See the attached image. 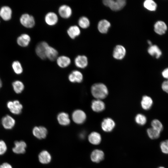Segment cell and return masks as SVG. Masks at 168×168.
<instances>
[{
	"mask_svg": "<svg viewBox=\"0 0 168 168\" xmlns=\"http://www.w3.org/2000/svg\"><path fill=\"white\" fill-rule=\"evenodd\" d=\"M147 133L148 137L152 139H155L158 138L161 133L151 127L147 129Z\"/></svg>",
	"mask_w": 168,
	"mask_h": 168,
	"instance_id": "cell-30",
	"label": "cell"
},
{
	"mask_svg": "<svg viewBox=\"0 0 168 168\" xmlns=\"http://www.w3.org/2000/svg\"><path fill=\"white\" fill-rule=\"evenodd\" d=\"M110 26V23L108 21L105 19L102 20L98 23V29L100 33L105 34L108 32Z\"/></svg>",
	"mask_w": 168,
	"mask_h": 168,
	"instance_id": "cell-26",
	"label": "cell"
},
{
	"mask_svg": "<svg viewBox=\"0 0 168 168\" xmlns=\"http://www.w3.org/2000/svg\"><path fill=\"white\" fill-rule=\"evenodd\" d=\"M103 2L105 6L109 7L111 10L114 11L121 10L126 3L125 0H104Z\"/></svg>",
	"mask_w": 168,
	"mask_h": 168,
	"instance_id": "cell-2",
	"label": "cell"
},
{
	"mask_svg": "<svg viewBox=\"0 0 168 168\" xmlns=\"http://www.w3.org/2000/svg\"><path fill=\"white\" fill-rule=\"evenodd\" d=\"M151 127L161 132L163 129V126L161 122L157 119H154L151 122Z\"/></svg>",
	"mask_w": 168,
	"mask_h": 168,
	"instance_id": "cell-34",
	"label": "cell"
},
{
	"mask_svg": "<svg viewBox=\"0 0 168 168\" xmlns=\"http://www.w3.org/2000/svg\"><path fill=\"white\" fill-rule=\"evenodd\" d=\"M2 86V82L1 79L0 78V88H1Z\"/></svg>",
	"mask_w": 168,
	"mask_h": 168,
	"instance_id": "cell-43",
	"label": "cell"
},
{
	"mask_svg": "<svg viewBox=\"0 0 168 168\" xmlns=\"http://www.w3.org/2000/svg\"><path fill=\"white\" fill-rule=\"evenodd\" d=\"M135 120L137 124L143 126L146 124L147 119L146 117L144 114H138L136 116Z\"/></svg>",
	"mask_w": 168,
	"mask_h": 168,
	"instance_id": "cell-35",
	"label": "cell"
},
{
	"mask_svg": "<svg viewBox=\"0 0 168 168\" xmlns=\"http://www.w3.org/2000/svg\"><path fill=\"white\" fill-rule=\"evenodd\" d=\"M33 135L39 139L45 138L47 134V130L44 127L42 126H35L32 130Z\"/></svg>",
	"mask_w": 168,
	"mask_h": 168,
	"instance_id": "cell-11",
	"label": "cell"
},
{
	"mask_svg": "<svg viewBox=\"0 0 168 168\" xmlns=\"http://www.w3.org/2000/svg\"><path fill=\"white\" fill-rule=\"evenodd\" d=\"M67 33L70 38L74 39L80 35L81 30L78 26L74 25L71 26L68 28Z\"/></svg>",
	"mask_w": 168,
	"mask_h": 168,
	"instance_id": "cell-25",
	"label": "cell"
},
{
	"mask_svg": "<svg viewBox=\"0 0 168 168\" xmlns=\"http://www.w3.org/2000/svg\"><path fill=\"white\" fill-rule=\"evenodd\" d=\"M160 147L163 153L168 154V139L161 142L160 144Z\"/></svg>",
	"mask_w": 168,
	"mask_h": 168,
	"instance_id": "cell-37",
	"label": "cell"
},
{
	"mask_svg": "<svg viewBox=\"0 0 168 168\" xmlns=\"http://www.w3.org/2000/svg\"><path fill=\"white\" fill-rule=\"evenodd\" d=\"M12 86L14 91L17 94L21 93L24 88V84L19 80H16L13 82Z\"/></svg>",
	"mask_w": 168,
	"mask_h": 168,
	"instance_id": "cell-31",
	"label": "cell"
},
{
	"mask_svg": "<svg viewBox=\"0 0 168 168\" xmlns=\"http://www.w3.org/2000/svg\"><path fill=\"white\" fill-rule=\"evenodd\" d=\"M44 20L47 25L53 26L57 23L58 21V17L55 12H50L47 13L45 15Z\"/></svg>",
	"mask_w": 168,
	"mask_h": 168,
	"instance_id": "cell-13",
	"label": "cell"
},
{
	"mask_svg": "<svg viewBox=\"0 0 168 168\" xmlns=\"http://www.w3.org/2000/svg\"><path fill=\"white\" fill-rule=\"evenodd\" d=\"M72 118L73 121L76 124H83L86 119V115L83 110L77 109L75 110L72 114Z\"/></svg>",
	"mask_w": 168,
	"mask_h": 168,
	"instance_id": "cell-3",
	"label": "cell"
},
{
	"mask_svg": "<svg viewBox=\"0 0 168 168\" xmlns=\"http://www.w3.org/2000/svg\"><path fill=\"white\" fill-rule=\"evenodd\" d=\"M91 91L92 95L95 99L101 100L106 98L109 93L107 87L102 83H96L92 85Z\"/></svg>",
	"mask_w": 168,
	"mask_h": 168,
	"instance_id": "cell-1",
	"label": "cell"
},
{
	"mask_svg": "<svg viewBox=\"0 0 168 168\" xmlns=\"http://www.w3.org/2000/svg\"><path fill=\"white\" fill-rule=\"evenodd\" d=\"M74 63L75 66L78 68H84L88 64L87 58L85 55H79L75 58Z\"/></svg>",
	"mask_w": 168,
	"mask_h": 168,
	"instance_id": "cell-10",
	"label": "cell"
},
{
	"mask_svg": "<svg viewBox=\"0 0 168 168\" xmlns=\"http://www.w3.org/2000/svg\"><path fill=\"white\" fill-rule=\"evenodd\" d=\"M56 60L58 66L62 68L67 67L71 63L70 58L68 57L65 55H61L58 56Z\"/></svg>",
	"mask_w": 168,
	"mask_h": 168,
	"instance_id": "cell-21",
	"label": "cell"
},
{
	"mask_svg": "<svg viewBox=\"0 0 168 168\" xmlns=\"http://www.w3.org/2000/svg\"><path fill=\"white\" fill-rule=\"evenodd\" d=\"M105 104L102 100L95 99L91 102V108L95 112H101L105 110Z\"/></svg>",
	"mask_w": 168,
	"mask_h": 168,
	"instance_id": "cell-12",
	"label": "cell"
},
{
	"mask_svg": "<svg viewBox=\"0 0 168 168\" xmlns=\"http://www.w3.org/2000/svg\"><path fill=\"white\" fill-rule=\"evenodd\" d=\"M12 12L11 8L7 6H4L0 9V16L5 21L10 20L12 17Z\"/></svg>",
	"mask_w": 168,
	"mask_h": 168,
	"instance_id": "cell-22",
	"label": "cell"
},
{
	"mask_svg": "<svg viewBox=\"0 0 168 168\" xmlns=\"http://www.w3.org/2000/svg\"><path fill=\"white\" fill-rule=\"evenodd\" d=\"M58 13L62 18L67 19L71 16L72 14V10L69 6L66 4H63L61 5L58 8Z\"/></svg>",
	"mask_w": 168,
	"mask_h": 168,
	"instance_id": "cell-9",
	"label": "cell"
},
{
	"mask_svg": "<svg viewBox=\"0 0 168 168\" xmlns=\"http://www.w3.org/2000/svg\"><path fill=\"white\" fill-rule=\"evenodd\" d=\"M157 168H166L165 167H164L161 166H159Z\"/></svg>",
	"mask_w": 168,
	"mask_h": 168,
	"instance_id": "cell-44",
	"label": "cell"
},
{
	"mask_svg": "<svg viewBox=\"0 0 168 168\" xmlns=\"http://www.w3.org/2000/svg\"><path fill=\"white\" fill-rule=\"evenodd\" d=\"M7 149L5 142L2 140H0V155L4 154Z\"/></svg>",
	"mask_w": 168,
	"mask_h": 168,
	"instance_id": "cell-38",
	"label": "cell"
},
{
	"mask_svg": "<svg viewBox=\"0 0 168 168\" xmlns=\"http://www.w3.org/2000/svg\"><path fill=\"white\" fill-rule=\"evenodd\" d=\"M12 67L14 72L17 74H20L23 72V68L20 63L18 61H14Z\"/></svg>",
	"mask_w": 168,
	"mask_h": 168,
	"instance_id": "cell-36",
	"label": "cell"
},
{
	"mask_svg": "<svg viewBox=\"0 0 168 168\" xmlns=\"http://www.w3.org/2000/svg\"><path fill=\"white\" fill-rule=\"evenodd\" d=\"M30 40V37L28 34H23L17 38V42L19 46L26 47L29 44Z\"/></svg>",
	"mask_w": 168,
	"mask_h": 168,
	"instance_id": "cell-24",
	"label": "cell"
},
{
	"mask_svg": "<svg viewBox=\"0 0 168 168\" xmlns=\"http://www.w3.org/2000/svg\"><path fill=\"white\" fill-rule=\"evenodd\" d=\"M105 154L101 150L96 149L94 150L91 155V159L92 161L98 163L102 161L104 158Z\"/></svg>",
	"mask_w": 168,
	"mask_h": 168,
	"instance_id": "cell-16",
	"label": "cell"
},
{
	"mask_svg": "<svg viewBox=\"0 0 168 168\" xmlns=\"http://www.w3.org/2000/svg\"><path fill=\"white\" fill-rule=\"evenodd\" d=\"M1 123L2 126L5 129H10L14 127L15 121L12 116L7 115L2 118Z\"/></svg>",
	"mask_w": 168,
	"mask_h": 168,
	"instance_id": "cell-15",
	"label": "cell"
},
{
	"mask_svg": "<svg viewBox=\"0 0 168 168\" xmlns=\"http://www.w3.org/2000/svg\"><path fill=\"white\" fill-rule=\"evenodd\" d=\"M79 26L83 29H86L89 27L90 21L88 18L85 16L80 17L78 21Z\"/></svg>",
	"mask_w": 168,
	"mask_h": 168,
	"instance_id": "cell-33",
	"label": "cell"
},
{
	"mask_svg": "<svg viewBox=\"0 0 168 168\" xmlns=\"http://www.w3.org/2000/svg\"><path fill=\"white\" fill-rule=\"evenodd\" d=\"M83 78L82 73L79 71L77 70H73L68 76L69 81L73 83H81L82 81Z\"/></svg>",
	"mask_w": 168,
	"mask_h": 168,
	"instance_id": "cell-8",
	"label": "cell"
},
{
	"mask_svg": "<svg viewBox=\"0 0 168 168\" xmlns=\"http://www.w3.org/2000/svg\"><path fill=\"white\" fill-rule=\"evenodd\" d=\"M148 43L151 46L152 45V42L150 40H148L147 41Z\"/></svg>",
	"mask_w": 168,
	"mask_h": 168,
	"instance_id": "cell-42",
	"label": "cell"
},
{
	"mask_svg": "<svg viewBox=\"0 0 168 168\" xmlns=\"http://www.w3.org/2000/svg\"><path fill=\"white\" fill-rule=\"evenodd\" d=\"M0 168H12V166L7 162L3 163L0 166Z\"/></svg>",
	"mask_w": 168,
	"mask_h": 168,
	"instance_id": "cell-41",
	"label": "cell"
},
{
	"mask_svg": "<svg viewBox=\"0 0 168 168\" xmlns=\"http://www.w3.org/2000/svg\"><path fill=\"white\" fill-rule=\"evenodd\" d=\"M39 159L42 164H47L51 160V156L50 154L46 151H42L39 154Z\"/></svg>",
	"mask_w": 168,
	"mask_h": 168,
	"instance_id": "cell-29",
	"label": "cell"
},
{
	"mask_svg": "<svg viewBox=\"0 0 168 168\" xmlns=\"http://www.w3.org/2000/svg\"><path fill=\"white\" fill-rule=\"evenodd\" d=\"M115 123L114 121L110 118H105L102 121L101 127L102 129L105 132H110L114 128Z\"/></svg>",
	"mask_w": 168,
	"mask_h": 168,
	"instance_id": "cell-7",
	"label": "cell"
},
{
	"mask_svg": "<svg viewBox=\"0 0 168 168\" xmlns=\"http://www.w3.org/2000/svg\"><path fill=\"white\" fill-rule=\"evenodd\" d=\"M20 22L22 25L27 28H32L35 24L34 17L28 13H25L21 16Z\"/></svg>",
	"mask_w": 168,
	"mask_h": 168,
	"instance_id": "cell-5",
	"label": "cell"
},
{
	"mask_svg": "<svg viewBox=\"0 0 168 168\" xmlns=\"http://www.w3.org/2000/svg\"><path fill=\"white\" fill-rule=\"evenodd\" d=\"M153 103V100L151 97L147 95H144L142 98L141 105L143 109L147 110L152 108Z\"/></svg>",
	"mask_w": 168,
	"mask_h": 168,
	"instance_id": "cell-20",
	"label": "cell"
},
{
	"mask_svg": "<svg viewBox=\"0 0 168 168\" xmlns=\"http://www.w3.org/2000/svg\"><path fill=\"white\" fill-rule=\"evenodd\" d=\"M126 53L125 48L122 45H118L114 48L113 52V56L117 59L121 60L124 57Z\"/></svg>",
	"mask_w": 168,
	"mask_h": 168,
	"instance_id": "cell-14",
	"label": "cell"
},
{
	"mask_svg": "<svg viewBox=\"0 0 168 168\" xmlns=\"http://www.w3.org/2000/svg\"><path fill=\"white\" fill-rule=\"evenodd\" d=\"M144 7L147 10L151 11H155L157 5L156 2L152 0H146L143 2Z\"/></svg>",
	"mask_w": 168,
	"mask_h": 168,
	"instance_id": "cell-32",
	"label": "cell"
},
{
	"mask_svg": "<svg viewBox=\"0 0 168 168\" xmlns=\"http://www.w3.org/2000/svg\"><path fill=\"white\" fill-rule=\"evenodd\" d=\"M167 27L165 23L162 21H158L154 25V30L157 34L161 35L164 34L167 30Z\"/></svg>",
	"mask_w": 168,
	"mask_h": 168,
	"instance_id": "cell-19",
	"label": "cell"
},
{
	"mask_svg": "<svg viewBox=\"0 0 168 168\" xmlns=\"http://www.w3.org/2000/svg\"><path fill=\"white\" fill-rule=\"evenodd\" d=\"M161 75L165 80H168V67L165 68L162 71Z\"/></svg>",
	"mask_w": 168,
	"mask_h": 168,
	"instance_id": "cell-40",
	"label": "cell"
},
{
	"mask_svg": "<svg viewBox=\"0 0 168 168\" xmlns=\"http://www.w3.org/2000/svg\"><path fill=\"white\" fill-rule=\"evenodd\" d=\"M58 55V52L54 48L49 45L46 53V58L51 61H53L56 60Z\"/></svg>",
	"mask_w": 168,
	"mask_h": 168,
	"instance_id": "cell-28",
	"label": "cell"
},
{
	"mask_svg": "<svg viewBox=\"0 0 168 168\" xmlns=\"http://www.w3.org/2000/svg\"><path fill=\"white\" fill-rule=\"evenodd\" d=\"M49 45L46 41H41L36 45L35 51L37 56L42 59H44L46 58V53L47 48Z\"/></svg>",
	"mask_w": 168,
	"mask_h": 168,
	"instance_id": "cell-4",
	"label": "cell"
},
{
	"mask_svg": "<svg viewBox=\"0 0 168 168\" xmlns=\"http://www.w3.org/2000/svg\"><path fill=\"white\" fill-rule=\"evenodd\" d=\"M147 51L149 54L155 57L157 59L159 58L162 55L161 51L156 45L150 46L148 49Z\"/></svg>",
	"mask_w": 168,
	"mask_h": 168,
	"instance_id": "cell-27",
	"label": "cell"
},
{
	"mask_svg": "<svg viewBox=\"0 0 168 168\" xmlns=\"http://www.w3.org/2000/svg\"><path fill=\"white\" fill-rule=\"evenodd\" d=\"M88 139L89 142L91 144L98 145L101 142L102 138L100 133L96 132H93L89 135Z\"/></svg>",
	"mask_w": 168,
	"mask_h": 168,
	"instance_id": "cell-23",
	"label": "cell"
},
{
	"mask_svg": "<svg viewBox=\"0 0 168 168\" xmlns=\"http://www.w3.org/2000/svg\"><path fill=\"white\" fill-rule=\"evenodd\" d=\"M57 119L60 124L64 126L69 125L71 122L69 114L64 112H60L58 114Z\"/></svg>",
	"mask_w": 168,
	"mask_h": 168,
	"instance_id": "cell-18",
	"label": "cell"
},
{
	"mask_svg": "<svg viewBox=\"0 0 168 168\" xmlns=\"http://www.w3.org/2000/svg\"><path fill=\"white\" fill-rule=\"evenodd\" d=\"M161 87L164 92L168 94V80H165L162 82Z\"/></svg>",
	"mask_w": 168,
	"mask_h": 168,
	"instance_id": "cell-39",
	"label": "cell"
},
{
	"mask_svg": "<svg viewBox=\"0 0 168 168\" xmlns=\"http://www.w3.org/2000/svg\"><path fill=\"white\" fill-rule=\"evenodd\" d=\"M26 144L25 142L23 141H16L12 150L16 154H23L26 152Z\"/></svg>",
	"mask_w": 168,
	"mask_h": 168,
	"instance_id": "cell-17",
	"label": "cell"
},
{
	"mask_svg": "<svg viewBox=\"0 0 168 168\" xmlns=\"http://www.w3.org/2000/svg\"><path fill=\"white\" fill-rule=\"evenodd\" d=\"M7 106L10 111L14 114H19L22 111L23 106L18 100L7 102Z\"/></svg>",
	"mask_w": 168,
	"mask_h": 168,
	"instance_id": "cell-6",
	"label": "cell"
}]
</instances>
